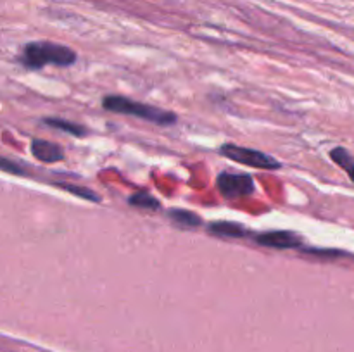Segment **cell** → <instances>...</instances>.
I'll return each mask as SVG.
<instances>
[{"instance_id": "obj_1", "label": "cell", "mask_w": 354, "mask_h": 352, "mask_svg": "<svg viewBox=\"0 0 354 352\" xmlns=\"http://www.w3.org/2000/svg\"><path fill=\"white\" fill-rule=\"evenodd\" d=\"M76 59H78L76 52L66 45L52 43V41H31L24 45L19 61L28 69H41L45 68V64L66 68L75 64Z\"/></svg>"}, {"instance_id": "obj_2", "label": "cell", "mask_w": 354, "mask_h": 352, "mask_svg": "<svg viewBox=\"0 0 354 352\" xmlns=\"http://www.w3.org/2000/svg\"><path fill=\"white\" fill-rule=\"evenodd\" d=\"M102 106L106 110L116 114H127V116H137L142 119L149 121V123L161 124V126H171L176 123V114L169 113V110L159 109L156 106H149V104L137 102V100L127 99V97L120 95H109L102 100Z\"/></svg>"}, {"instance_id": "obj_3", "label": "cell", "mask_w": 354, "mask_h": 352, "mask_svg": "<svg viewBox=\"0 0 354 352\" xmlns=\"http://www.w3.org/2000/svg\"><path fill=\"white\" fill-rule=\"evenodd\" d=\"M220 154L223 157L230 159V161L239 162V164H245L258 169H279L282 166L275 157L265 154V152L254 150V148L249 147H239L235 144L221 145Z\"/></svg>"}, {"instance_id": "obj_4", "label": "cell", "mask_w": 354, "mask_h": 352, "mask_svg": "<svg viewBox=\"0 0 354 352\" xmlns=\"http://www.w3.org/2000/svg\"><path fill=\"white\" fill-rule=\"evenodd\" d=\"M216 186L220 193L227 199H239V197L251 195L254 192V179L242 173H221L216 179Z\"/></svg>"}, {"instance_id": "obj_5", "label": "cell", "mask_w": 354, "mask_h": 352, "mask_svg": "<svg viewBox=\"0 0 354 352\" xmlns=\"http://www.w3.org/2000/svg\"><path fill=\"white\" fill-rule=\"evenodd\" d=\"M256 242L263 247L273 248H299L303 245V238L292 231H266L256 235Z\"/></svg>"}, {"instance_id": "obj_6", "label": "cell", "mask_w": 354, "mask_h": 352, "mask_svg": "<svg viewBox=\"0 0 354 352\" xmlns=\"http://www.w3.org/2000/svg\"><path fill=\"white\" fill-rule=\"evenodd\" d=\"M31 152L41 162H59L64 159V152H62V148L57 144L41 140V138H35L31 141Z\"/></svg>"}, {"instance_id": "obj_7", "label": "cell", "mask_w": 354, "mask_h": 352, "mask_svg": "<svg viewBox=\"0 0 354 352\" xmlns=\"http://www.w3.org/2000/svg\"><path fill=\"white\" fill-rule=\"evenodd\" d=\"M209 233L220 235V237H245L248 230L232 221H218V223L209 224Z\"/></svg>"}, {"instance_id": "obj_8", "label": "cell", "mask_w": 354, "mask_h": 352, "mask_svg": "<svg viewBox=\"0 0 354 352\" xmlns=\"http://www.w3.org/2000/svg\"><path fill=\"white\" fill-rule=\"evenodd\" d=\"M44 123L47 124V126L55 128V130L68 131V133L73 135V137H85V135L88 133V131H86V128L82 126V124H76V123H73V121L61 119V117H45Z\"/></svg>"}, {"instance_id": "obj_9", "label": "cell", "mask_w": 354, "mask_h": 352, "mask_svg": "<svg viewBox=\"0 0 354 352\" xmlns=\"http://www.w3.org/2000/svg\"><path fill=\"white\" fill-rule=\"evenodd\" d=\"M169 217H171L173 223L180 224L183 228H197L203 224V219L196 213H190V211L185 209H171L169 211Z\"/></svg>"}, {"instance_id": "obj_10", "label": "cell", "mask_w": 354, "mask_h": 352, "mask_svg": "<svg viewBox=\"0 0 354 352\" xmlns=\"http://www.w3.org/2000/svg\"><path fill=\"white\" fill-rule=\"evenodd\" d=\"M330 157H332V161L337 162V164L341 166L346 173H348L349 178L354 182V157L353 155L349 154L344 147H335V148H332Z\"/></svg>"}, {"instance_id": "obj_11", "label": "cell", "mask_w": 354, "mask_h": 352, "mask_svg": "<svg viewBox=\"0 0 354 352\" xmlns=\"http://www.w3.org/2000/svg\"><path fill=\"white\" fill-rule=\"evenodd\" d=\"M130 206L140 207V209H159V200L147 192H137L128 199Z\"/></svg>"}, {"instance_id": "obj_12", "label": "cell", "mask_w": 354, "mask_h": 352, "mask_svg": "<svg viewBox=\"0 0 354 352\" xmlns=\"http://www.w3.org/2000/svg\"><path fill=\"white\" fill-rule=\"evenodd\" d=\"M57 186H61V188H62V190H66V192L73 193V195L82 197V199L92 200V202H100V197L97 195V193L93 192V190L86 188V186L73 185V183H57Z\"/></svg>"}, {"instance_id": "obj_13", "label": "cell", "mask_w": 354, "mask_h": 352, "mask_svg": "<svg viewBox=\"0 0 354 352\" xmlns=\"http://www.w3.org/2000/svg\"><path fill=\"white\" fill-rule=\"evenodd\" d=\"M0 171L10 173V175H17V176H24L26 175V168L21 166L19 162L12 161V159H7L0 155Z\"/></svg>"}]
</instances>
